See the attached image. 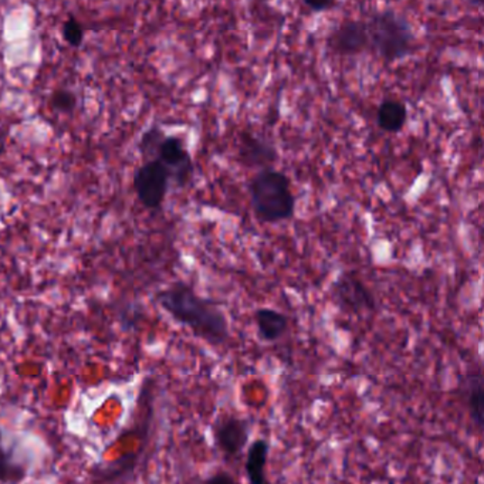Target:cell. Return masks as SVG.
Listing matches in <instances>:
<instances>
[{"label":"cell","mask_w":484,"mask_h":484,"mask_svg":"<svg viewBox=\"0 0 484 484\" xmlns=\"http://www.w3.org/2000/svg\"><path fill=\"white\" fill-rule=\"evenodd\" d=\"M156 302L176 322L206 344L223 347L232 339L225 310L213 300L198 294L188 283H173L156 294Z\"/></svg>","instance_id":"obj_1"},{"label":"cell","mask_w":484,"mask_h":484,"mask_svg":"<svg viewBox=\"0 0 484 484\" xmlns=\"http://www.w3.org/2000/svg\"><path fill=\"white\" fill-rule=\"evenodd\" d=\"M250 206L262 223L287 222L295 215V196L292 181L275 168L259 171L249 182Z\"/></svg>","instance_id":"obj_2"},{"label":"cell","mask_w":484,"mask_h":484,"mask_svg":"<svg viewBox=\"0 0 484 484\" xmlns=\"http://www.w3.org/2000/svg\"><path fill=\"white\" fill-rule=\"evenodd\" d=\"M368 33V51L385 63L404 60L414 53L416 36L408 17L394 9L374 12L365 21Z\"/></svg>","instance_id":"obj_3"},{"label":"cell","mask_w":484,"mask_h":484,"mask_svg":"<svg viewBox=\"0 0 484 484\" xmlns=\"http://www.w3.org/2000/svg\"><path fill=\"white\" fill-rule=\"evenodd\" d=\"M138 150L144 156L160 161L170 171L176 186L185 188L192 181L195 165L180 136H166L158 126H153L141 136Z\"/></svg>","instance_id":"obj_4"},{"label":"cell","mask_w":484,"mask_h":484,"mask_svg":"<svg viewBox=\"0 0 484 484\" xmlns=\"http://www.w3.org/2000/svg\"><path fill=\"white\" fill-rule=\"evenodd\" d=\"M171 173L158 160H148L134 173V190L146 209L160 210L170 190Z\"/></svg>","instance_id":"obj_5"},{"label":"cell","mask_w":484,"mask_h":484,"mask_svg":"<svg viewBox=\"0 0 484 484\" xmlns=\"http://www.w3.org/2000/svg\"><path fill=\"white\" fill-rule=\"evenodd\" d=\"M335 304L349 314H364L377 310V299L368 285L352 273H342L331 290Z\"/></svg>","instance_id":"obj_6"},{"label":"cell","mask_w":484,"mask_h":484,"mask_svg":"<svg viewBox=\"0 0 484 484\" xmlns=\"http://www.w3.org/2000/svg\"><path fill=\"white\" fill-rule=\"evenodd\" d=\"M250 424L239 414H220L213 424L216 448L228 461L239 459L249 443Z\"/></svg>","instance_id":"obj_7"},{"label":"cell","mask_w":484,"mask_h":484,"mask_svg":"<svg viewBox=\"0 0 484 484\" xmlns=\"http://www.w3.org/2000/svg\"><path fill=\"white\" fill-rule=\"evenodd\" d=\"M329 46L335 54L358 56L368 51V33L365 21L349 19L340 23L329 37Z\"/></svg>","instance_id":"obj_8"},{"label":"cell","mask_w":484,"mask_h":484,"mask_svg":"<svg viewBox=\"0 0 484 484\" xmlns=\"http://www.w3.org/2000/svg\"><path fill=\"white\" fill-rule=\"evenodd\" d=\"M461 396L474 428H484V377L481 364L471 367L461 379Z\"/></svg>","instance_id":"obj_9"},{"label":"cell","mask_w":484,"mask_h":484,"mask_svg":"<svg viewBox=\"0 0 484 484\" xmlns=\"http://www.w3.org/2000/svg\"><path fill=\"white\" fill-rule=\"evenodd\" d=\"M279 158V153L272 144L256 134L243 131L240 134L237 161L249 170H267Z\"/></svg>","instance_id":"obj_10"},{"label":"cell","mask_w":484,"mask_h":484,"mask_svg":"<svg viewBox=\"0 0 484 484\" xmlns=\"http://www.w3.org/2000/svg\"><path fill=\"white\" fill-rule=\"evenodd\" d=\"M255 322L259 339L267 344L280 341L290 329L289 317L270 307L256 310Z\"/></svg>","instance_id":"obj_11"},{"label":"cell","mask_w":484,"mask_h":484,"mask_svg":"<svg viewBox=\"0 0 484 484\" xmlns=\"http://www.w3.org/2000/svg\"><path fill=\"white\" fill-rule=\"evenodd\" d=\"M270 444L265 439L253 441L247 446L245 459V471L250 484H267V461H269Z\"/></svg>","instance_id":"obj_12"},{"label":"cell","mask_w":484,"mask_h":484,"mask_svg":"<svg viewBox=\"0 0 484 484\" xmlns=\"http://www.w3.org/2000/svg\"><path fill=\"white\" fill-rule=\"evenodd\" d=\"M408 123V108L402 101L386 98L377 110V124L385 133L398 134Z\"/></svg>","instance_id":"obj_13"},{"label":"cell","mask_w":484,"mask_h":484,"mask_svg":"<svg viewBox=\"0 0 484 484\" xmlns=\"http://www.w3.org/2000/svg\"><path fill=\"white\" fill-rule=\"evenodd\" d=\"M26 478V469L17 463L14 451L5 446L0 434V483L19 484Z\"/></svg>","instance_id":"obj_14"},{"label":"cell","mask_w":484,"mask_h":484,"mask_svg":"<svg viewBox=\"0 0 484 484\" xmlns=\"http://www.w3.org/2000/svg\"><path fill=\"white\" fill-rule=\"evenodd\" d=\"M61 34L67 44L71 47H80L84 42V26L76 17L69 16L61 27Z\"/></svg>","instance_id":"obj_15"},{"label":"cell","mask_w":484,"mask_h":484,"mask_svg":"<svg viewBox=\"0 0 484 484\" xmlns=\"http://www.w3.org/2000/svg\"><path fill=\"white\" fill-rule=\"evenodd\" d=\"M51 106L59 113H73L77 107V96L71 90L59 88L51 94Z\"/></svg>","instance_id":"obj_16"},{"label":"cell","mask_w":484,"mask_h":484,"mask_svg":"<svg viewBox=\"0 0 484 484\" xmlns=\"http://www.w3.org/2000/svg\"><path fill=\"white\" fill-rule=\"evenodd\" d=\"M202 484H240L232 473L226 470H218L205 479Z\"/></svg>","instance_id":"obj_17"},{"label":"cell","mask_w":484,"mask_h":484,"mask_svg":"<svg viewBox=\"0 0 484 484\" xmlns=\"http://www.w3.org/2000/svg\"><path fill=\"white\" fill-rule=\"evenodd\" d=\"M302 5H304L307 9H310V11L314 12V14H320V12L329 11V9L334 7L335 2H329V0H325V2H312V0H304Z\"/></svg>","instance_id":"obj_18"}]
</instances>
